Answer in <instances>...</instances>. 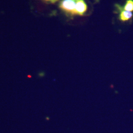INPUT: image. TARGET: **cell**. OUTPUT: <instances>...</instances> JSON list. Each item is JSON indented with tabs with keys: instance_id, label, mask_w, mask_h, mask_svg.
Listing matches in <instances>:
<instances>
[{
	"instance_id": "3957f363",
	"label": "cell",
	"mask_w": 133,
	"mask_h": 133,
	"mask_svg": "<svg viewBox=\"0 0 133 133\" xmlns=\"http://www.w3.org/2000/svg\"><path fill=\"white\" fill-rule=\"evenodd\" d=\"M118 9L120 10V14L119 16V19L121 21H125L128 20L132 17V13L131 11L123 10V8L121 7L120 5H118Z\"/></svg>"
},
{
	"instance_id": "5b68a950",
	"label": "cell",
	"mask_w": 133,
	"mask_h": 133,
	"mask_svg": "<svg viewBox=\"0 0 133 133\" xmlns=\"http://www.w3.org/2000/svg\"><path fill=\"white\" fill-rule=\"evenodd\" d=\"M45 1H49V2H52V3H54L55 2H56L57 0H45Z\"/></svg>"
},
{
	"instance_id": "8992f818",
	"label": "cell",
	"mask_w": 133,
	"mask_h": 133,
	"mask_svg": "<svg viewBox=\"0 0 133 133\" xmlns=\"http://www.w3.org/2000/svg\"><path fill=\"white\" fill-rule=\"evenodd\" d=\"M73 1H78V0H73Z\"/></svg>"
},
{
	"instance_id": "7a4b0ae2",
	"label": "cell",
	"mask_w": 133,
	"mask_h": 133,
	"mask_svg": "<svg viewBox=\"0 0 133 133\" xmlns=\"http://www.w3.org/2000/svg\"><path fill=\"white\" fill-rule=\"evenodd\" d=\"M87 5L84 0H79L77 2L75 14L82 15L87 10Z\"/></svg>"
},
{
	"instance_id": "6da1fadb",
	"label": "cell",
	"mask_w": 133,
	"mask_h": 133,
	"mask_svg": "<svg viewBox=\"0 0 133 133\" xmlns=\"http://www.w3.org/2000/svg\"><path fill=\"white\" fill-rule=\"evenodd\" d=\"M76 4L73 0H63L60 4V8L63 10L71 14H75Z\"/></svg>"
},
{
	"instance_id": "277c9868",
	"label": "cell",
	"mask_w": 133,
	"mask_h": 133,
	"mask_svg": "<svg viewBox=\"0 0 133 133\" xmlns=\"http://www.w3.org/2000/svg\"><path fill=\"white\" fill-rule=\"evenodd\" d=\"M123 9L129 11H133V0H127Z\"/></svg>"
}]
</instances>
